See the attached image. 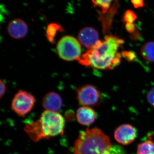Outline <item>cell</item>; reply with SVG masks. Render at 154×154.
<instances>
[{
	"instance_id": "cell-1",
	"label": "cell",
	"mask_w": 154,
	"mask_h": 154,
	"mask_svg": "<svg viewBox=\"0 0 154 154\" xmlns=\"http://www.w3.org/2000/svg\"><path fill=\"white\" fill-rule=\"evenodd\" d=\"M124 43V40L117 36L107 35L104 40H99L77 61L82 65L99 69H113L120 63L122 55L117 51Z\"/></svg>"
},
{
	"instance_id": "cell-2",
	"label": "cell",
	"mask_w": 154,
	"mask_h": 154,
	"mask_svg": "<svg viewBox=\"0 0 154 154\" xmlns=\"http://www.w3.org/2000/svg\"><path fill=\"white\" fill-rule=\"evenodd\" d=\"M65 124L64 118L60 113L45 110L39 119L28 125L25 130L32 140L38 141L63 134Z\"/></svg>"
},
{
	"instance_id": "cell-3",
	"label": "cell",
	"mask_w": 154,
	"mask_h": 154,
	"mask_svg": "<svg viewBox=\"0 0 154 154\" xmlns=\"http://www.w3.org/2000/svg\"><path fill=\"white\" fill-rule=\"evenodd\" d=\"M110 138L97 127L81 131L75 142L74 154H108Z\"/></svg>"
},
{
	"instance_id": "cell-4",
	"label": "cell",
	"mask_w": 154,
	"mask_h": 154,
	"mask_svg": "<svg viewBox=\"0 0 154 154\" xmlns=\"http://www.w3.org/2000/svg\"><path fill=\"white\" fill-rule=\"evenodd\" d=\"M57 51L59 57L66 61L78 60L82 56V48L78 39L66 35L59 40Z\"/></svg>"
},
{
	"instance_id": "cell-5",
	"label": "cell",
	"mask_w": 154,
	"mask_h": 154,
	"mask_svg": "<svg viewBox=\"0 0 154 154\" xmlns=\"http://www.w3.org/2000/svg\"><path fill=\"white\" fill-rule=\"evenodd\" d=\"M35 102L36 99L32 94L20 90L14 96L11 108L19 116L24 117L32 110Z\"/></svg>"
},
{
	"instance_id": "cell-6",
	"label": "cell",
	"mask_w": 154,
	"mask_h": 154,
	"mask_svg": "<svg viewBox=\"0 0 154 154\" xmlns=\"http://www.w3.org/2000/svg\"><path fill=\"white\" fill-rule=\"evenodd\" d=\"M76 94L78 102L83 106H96L100 104V92L92 85H85L79 88Z\"/></svg>"
},
{
	"instance_id": "cell-7",
	"label": "cell",
	"mask_w": 154,
	"mask_h": 154,
	"mask_svg": "<svg viewBox=\"0 0 154 154\" xmlns=\"http://www.w3.org/2000/svg\"><path fill=\"white\" fill-rule=\"evenodd\" d=\"M114 137L119 143L123 145H128L132 143L136 138L137 131L131 125H122L115 130Z\"/></svg>"
},
{
	"instance_id": "cell-8",
	"label": "cell",
	"mask_w": 154,
	"mask_h": 154,
	"mask_svg": "<svg viewBox=\"0 0 154 154\" xmlns=\"http://www.w3.org/2000/svg\"><path fill=\"white\" fill-rule=\"evenodd\" d=\"M99 33L92 27L82 28L79 32L78 39L80 44L88 49L94 47L99 41Z\"/></svg>"
},
{
	"instance_id": "cell-9",
	"label": "cell",
	"mask_w": 154,
	"mask_h": 154,
	"mask_svg": "<svg viewBox=\"0 0 154 154\" xmlns=\"http://www.w3.org/2000/svg\"><path fill=\"white\" fill-rule=\"evenodd\" d=\"M7 30L10 36L17 39L24 38L28 32V25L25 21L20 19H14L9 22Z\"/></svg>"
},
{
	"instance_id": "cell-10",
	"label": "cell",
	"mask_w": 154,
	"mask_h": 154,
	"mask_svg": "<svg viewBox=\"0 0 154 154\" xmlns=\"http://www.w3.org/2000/svg\"><path fill=\"white\" fill-rule=\"evenodd\" d=\"M42 105L45 110L58 112L62 107L63 100L57 93L49 92L42 99Z\"/></svg>"
},
{
	"instance_id": "cell-11",
	"label": "cell",
	"mask_w": 154,
	"mask_h": 154,
	"mask_svg": "<svg viewBox=\"0 0 154 154\" xmlns=\"http://www.w3.org/2000/svg\"><path fill=\"white\" fill-rule=\"evenodd\" d=\"M97 115L95 110L90 107L82 106L77 110L76 118L79 124L85 126L93 124L96 120Z\"/></svg>"
},
{
	"instance_id": "cell-12",
	"label": "cell",
	"mask_w": 154,
	"mask_h": 154,
	"mask_svg": "<svg viewBox=\"0 0 154 154\" xmlns=\"http://www.w3.org/2000/svg\"><path fill=\"white\" fill-rule=\"evenodd\" d=\"M119 6L118 0H114L113 5L110 7L107 13L105 14L99 13V20L102 23V30L104 34L110 33L113 17L117 12Z\"/></svg>"
},
{
	"instance_id": "cell-13",
	"label": "cell",
	"mask_w": 154,
	"mask_h": 154,
	"mask_svg": "<svg viewBox=\"0 0 154 154\" xmlns=\"http://www.w3.org/2000/svg\"><path fill=\"white\" fill-rule=\"evenodd\" d=\"M141 55L145 60L154 63V42H146L140 48Z\"/></svg>"
},
{
	"instance_id": "cell-14",
	"label": "cell",
	"mask_w": 154,
	"mask_h": 154,
	"mask_svg": "<svg viewBox=\"0 0 154 154\" xmlns=\"http://www.w3.org/2000/svg\"><path fill=\"white\" fill-rule=\"evenodd\" d=\"M62 28L56 23H52L48 26L46 31V36L48 41L51 43H54L55 38L59 31H63Z\"/></svg>"
},
{
	"instance_id": "cell-15",
	"label": "cell",
	"mask_w": 154,
	"mask_h": 154,
	"mask_svg": "<svg viewBox=\"0 0 154 154\" xmlns=\"http://www.w3.org/2000/svg\"><path fill=\"white\" fill-rule=\"evenodd\" d=\"M137 154H154V142L148 140L137 146Z\"/></svg>"
},
{
	"instance_id": "cell-16",
	"label": "cell",
	"mask_w": 154,
	"mask_h": 154,
	"mask_svg": "<svg viewBox=\"0 0 154 154\" xmlns=\"http://www.w3.org/2000/svg\"><path fill=\"white\" fill-rule=\"evenodd\" d=\"M92 2L96 7H99L101 11L99 13L105 14L110 8L111 4L113 0H92Z\"/></svg>"
},
{
	"instance_id": "cell-17",
	"label": "cell",
	"mask_w": 154,
	"mask_h": 154,
	"mask_svg": "<svg viewBox=\"0 0 154 154\" xmlns=\"http://www.w3.org/2000/svg\"><path fill=\"white\" fill-rule=\"evenodd\" d=\"M137 19V16L133 11L128 10L123 15V21L126 23H133Z\"/></svg>"
},
{
	"instance_id": "cell-18",
	"label": "cell",
	"mask_w": 154,
	"mask_h": 154,
	"mask_svg": "<svg viewBox=\"0 0 154 154\" xmlns=\"http://www.w3.org/2000/svg\"><path fill=\"white\" fill-rule=\"evenodd\" d=\"M121 55L128 62H132L137 59V55L134 51H123Z\"/></svg>"
},
{
	"instance_id": "cell-19",
	"label": "cell",
	"mask_w": 154,
	"mask_h": 154,
	"mask_svg": "<svg viewBox=\"0 0 154 154\" xmlns=\"http://www.w3.org/2000/svg\"><path fill=\"white\" fill-rule=\"evenodd\" d=\"M108 154H126L123 148L118 145L112 146L109 150Z\"/></svg>"
},
{
	"instance_id": "cell-20",
	"label": "cell",
	"mask_w": 154,
	"mask_h": 154,
	"mask_svg": "<svg viewBox=\"0 0 154 154\" xmlns=\"http://www.w3.org/2000/svg\"><path fill=\"white\" fill-rule=\"evenodd\" d=\"M146 98L149 104L154 108V87L149 91L147 94Z\"/></svg>"
},
{
	"instance_id": "cell-21",
	"label": "cell",
	"mask_w": 154,
	"mask_h": 154,
	"mask_svg": "<svg viewBox=\"0 0 154 154\" xmlns=\"http://www.w3.org/2000/svg\"><path fill=\"white\" fill-rule=\"evenodd\" d=\"M125 28L127 31L131 34H134L137 30L133 23H126Z\"/></svg>"
},
{
	"instance_id": "cell-22",
	"label": "cell",
	"mask_w": 154,
	"mask_h": 154,
	"mask_svg": "<svg viewBox=\"0 0 154 154\" xmlns=\"http://www.w3.org/2000/svg\"><path fill=\"white\" fill-rule=\"evenodd\" d=\"M131 2L136 8L143 7V0H131Z\"/></svg>"
},
{
	"instance_id": "cell-23",
	"label": "cell",
	"mask_w": 154,
	"mask_h": 154,
	"mask_svg": "<svg viewBox=\"0 0 154 154\" xmlns=\"http://www.w3.org/2000/svg\"><path fill=\"white\" fill-rule=\"evenodd\" d=\"M1 98L4 96L6 91V85L5 83L2 80H1Z\"/></svg>"
}]
</instances>
